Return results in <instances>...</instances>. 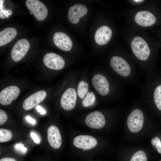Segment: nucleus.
<instances>
[{
  "label": "nucleus",
  "mask_w": 161,
  "mask_h": 161,
  "mask_svg": "<svg viewBox=\"0 0 161 161\" xmlns=\"http://www.w3.org/2000/svg\"><path fill=\"white\" fill-rule=\"evenodd\" d=\"M112 31L111 29L106 26H103L96 30L95 35L96 43L101 45L107 44L111 39Z\"/></svg>",
  "instance_id": "17"
},
{
  "label": "nucleus",
  "mask_w": 161,
  "mask_h": 161,
  "mask_svg": "<svg viewBox=\"0 0 161 161\" xmlns=\"http://www.w3.org/2000/svg\"><path fill=\"white\" fill-rule=\"evenodd\" d=\"M92 81L93 86L100 95L105 96L108 94L109 84L105 76L100 74H96L93 77Z\"/></svg>",
  "instance_id": "13"
},
{
  "label": "nucleus",
  "mask_w": 161,
  "mask_h": 161,
  "mask_svg": "<svg viewBox=\"0 0 161 161\" xmlns=\"http://www.w3.org/2000/svg\"><path fill=\"white\" fill-rule=\"evenodd\" d=\"M89 85L87 83L81 81L79 83L77 87V93L79 97L83 99L88 91Z\"/></svg>",
  "instance_id": "19"
},
{
  "label": "nucleus",
  "mask_w": 161,
  "mask_h": 161,
  "mask_svg": "<svg viewBox=\"0 0 161 161\" xmlns=\"http://www.w3.org/2000/svg\"><path fill=\"white\" fill-rule=\"evenodd\" d=\"M53 39L55 44L60 49L65 51H69L72 49V41L65 33L56 32L53 35Z\"/></svg>",
  "instance_id": "12"
},
{
  "label": "nucleus",
  "mask_w": 161,
  "mask_h": 161,
  "mask_svg": "<svg viewBox=\"0 0 161 161\" xmlns=\"http://www.w3.org/2000/svg\"><path fill=\"white\" fill-rule=\"evenodd\" d=\"M30 47V44L26 39L22 38L16 42L11 52V57L15 62L21 60L27 52Z\"/></svg>",
  "instance_id": "4"
},
{
  "label": "nucleus",
  "mask_w": 161,
  "mask_h": 161,
  "mask_svg": "<svg viewBox=\"0 0 161 161\" xmlns=\"http://www.w3.org/2000/svg\"><path fill=\"white\" fill-rule=\"evenodd\" d=\"M17 35V30L14 27H7L1 30L0 32V46H4L11 42Z\"/></svg>",
  "instance_id": "18"
},
{
  "label": "nucleus",
  "mask_w": 161,
  "mask_h": 161,
  "mask_svg": "<svg viewBox=\"0 0 161 161\" xmlns=\"http://www.w3.org/2000/svg\"><path fill=\"white\" fill-rule=\"evenodd\" d=\"M20 93L19 88L11 86L3 89L0 92V103L3 105H7L16 99Z\"/></svg>",
  "instance_id": "7"
},
{
  "label": "nucleus",
  "mask_w": 161,
  "mask_h": 161,
  "mask_svg": "<svg viewBox=\"0 0 161 161\" xmlns=\"http://www.w3.org/2000/svg\"><path fill=\"white\" fill-rule=\"evenodd\" d=\"M36 109L38 112H40L41 114H44L46 113L45 110L40 106H37L36 107Z\"/></svg>",
  "instance_id": "29"
},
{
  "label": "nucleus",
  "mask_w": 161,
  "mask_h": 161,
  "mask_svg": "<svg viewBox=\"0 0 161 161\" xmlns=\"http://www.w3.org/2000/svg\"><path fill=\"white\" fill-rule=\"evenodd\" d=\"M154 99L157 107L161 111V85L155 88L154 92Z\"/></svg>",
  "instance_id": "22"
},
{
  "label": "nucleus",
  "mask_w": 161,
  "mask_h": 161,
  "mask_svg": "<svg viewBox=\"0 0 161 161\" xmlns=\"http://www.w3.org/2000/svg\"><path fill=\"white\" fill-rule=\"evenodd\" d=\"M134 1H136V2H140V1H143V0H134Z\"/></svg>",
  "instance_id": "31"
},
{
  "label": "nucleus",
  "mask_w": 161,
  "mask_h": 161,
  "mask_svg": "<svg viewBox=\"0 0 161 161\" xmlns=\"http://www.w3.org/2000/svg\"><path fill=\"white\" fill-rule=\"evenodd\" d=\"M47 93L44 90L38 91L28 97L24 101L23 107L26 110L31 109L42 102L45 98Z\"/></svg>",
  "instance_id": "14"
},
{
  "label": "nucleus",
  "mask_w": 161,
  "mask_h": 161,
  "mask_svg": "<svg viewBox=\"0 0 161 161\" xmlns=\"http://www.w3.org/2000/svg\"><path fill=\"white\" fill-rule=\"evenodd\" d=\"M30 136L34 142L37 144H39L40 143V140L38 136L34 132H32L30 134Z\"/></svg>",
  "instance_id": "27"
},
{
  "label": "nucleus",
  "mask_w": 161,
  "mask_h": 161,
  "mask_svg": "<svg viewBox=\"0 0 161 161\" xmlns=\"http://www.w3.org/2000/svg\"><path fill=\"white\" fill-rule=\"evenodd\" d=\"M45 65L48 68L54 70H59L64 67L65 62L60 55L54 53L46 54L43 60Z\"/></svg>",
  "instance_id": "6"
},
{
  "label": "nucleus",
  "mask_w": 161,
  "mask_h": 161,
  "mask_svg": "<svg viewBox=\"0 0 161 161\" xmlns=\"http://www.w3.org/2000/svg\"><path fill=\"white\" fill-rule=\"evenodd\" d=\"M86 124L89 127L95 129L103 128L106 123L105 117L100 112L95 111L89 114L85 120Z\"/></svg>",
  "instance_id": "9"
},
{
  "label": "nucleus",
  "mask_w": 161,
  "mask_h": 161,
  "mask_svg": "<svg viewBox=\"0 0 161 161\" xmlns=\"http://www.w3.org/2000/svg\"><path fill=\"white\" fill-rule=\"evenodd\" d=\"M130 161H147V156L143 151L140 150L134 154Z\"/></svg>",
  "instance_id": "23"
},
{
  "label": "nucleus",
  "mask_w": 161,
  "mask_h": 161,
  "mask_svg": "<svg viewBox=\"0 0 161 161\" xmlns=\"http://www.w3.org/2000/svg\"><path fill=\"white\" fill-rule=\"evenodd\" d=\"M95 99L94 94L92 92H88L82 101V105L86 107L92 106L94 104Z\"/></svg>",
  "instance_id": "20"
},
{
  "label": "nucleus",
  "mask_w": 161,
  "mask_h": 161,
  "mask_svg": "<svg viewBox=\"0 0 161 161\" xmlns=\"http://www.w3.org/2000/svg\"><path fill=\"white\" fill-rule=\"evenodd\" d=\"M14 148L16 151L22 154H25L27 151V148L21 143L16 144Z\"/></svg>",
  "instance_id": "25"
},
{
  "label": "nucleus",
  "mask_w": 161,
  "mask_h": 161,
  "mask_svg": "<svg viewBox=\"0 0 161 161\" xmlns=\"http://www.w3.org/2000/svg\"><path fill=\"white\" fill-rule=\"evenodd\" d=\"M7 116L6 112L2 109H0V125L4 124L7 121Z\"/></svg>",
  "instance_id": "26"
},
{
  "label": "nucleus",
  "mask_w": 161,
  "mask_h": 161,
  "mask_svg": "<svg viewBox=\"0 0 161 161\" xmlns=\"http://www.w3.org/2000/svg\"><path fill=\"white\" fill-rule=\"evenodd\" d=\"M88 12L87 7L82 4H77L70 7L68 10V18L73 24H76L80 19L85 16Z\"/></svg>",
  "instance_id": "10"
},
{
  "label": "nucleus",
  "mask_w": 161,
  "mask_h": 161,
  "mask_svg": "<svg viewBox=\"0 0 161 161\" xmlns=\"http://www.w3.org/2000/svg\"><path fill=\"white\" fill-rule=\"evenodd\" d=\"M134 20L138 25L147 27L153 25L156 21V18L151 12L147 11H141L136 14Z\"/></svg>",
  "instance_id": "15"
},
{
  "label": "nucleus",
  "mask_w": 161,
  "mask_h": 161,
  "mask_svg": "<svg viewBox=\"0 0 161 161\" xmlns=\"http://www.w3.org/2000/svg\"><path fill=\"white\" fill-rule=\"evenodd\" d=\"M110 64L113 70L119 75L124 77L129 75L131 72L130 66L122 58L118 56L113 57Z\"/></svg>",
  "instance_id": "5"
},
{
  "label": "nucleus",
  "mask_w": 161,
  "mask_h": 161,
  "mask_svg": "<svg viewBox=\"0 0 161 161\" xmlns=\"http://www.w3.org/2000/svg\"><path fill=\"white\" fill-rule=\"evenodd\" d=\"M97 143V141L95 138L87 135L78 136L73 140V144L75 146L84 150L93 148L96 146Z\"/></svg>",
  "instance_id": "11"
},
{
  "label": "nucleus",
  "mask_w": 161,
  "mask_h": 161,
  "mask_svg": "<svg viewBox=\"0 0 161 161\" xmlns=\"http://www.w3.org/2000/svg\"><path fill=\"white\" fill-rule=\"evenodd\" d=\"M12 137V133L10 130L4 129H0V143L8 142L11 139Z\"/></svg>",
  "instance_id": "21"
},
{
  "label": "nucleus",
  "mask_w": 161,
  "mask_h": 161,
  "mask_svg": "<svg viewBox=\"0 0 161 161\" xmlns=\"http://www.w3.org/2000/svg\"><path fill=\"white\" fill-rule=\"evenodd\" d=\"M25 4L27 8L32 12L38 20L43 21L47 16V8L41 1L38 0H27Z\"/></svg>",
  "instance_id": "2"
},
{
  "label": "nucleus",
  "mask_w": 161,
  "mask_h": 161,
  "mask_svg": "<svg viewBox=\"0 0 161 161\" xmlns=\"http://www.w3.org/2000/svg\"><path fill=\"white\" fill-rule=\"evenodd\" d=\"M144 116L142 111L139 109H134L129 115L127 123L129 130L133 133L140 131L143 126Z\"/></svg>",
  "instance_id": "3"
},
{
  "label": "nucleus",
  "mask_w": 161,
  "mask_h": 161,
  "mask_svg": "<svg viewBox=\"0 0 161 161\" xmlns=\"http://www.w3.org/2000/svg\"><path fill=\"white\" fill-rule=\"evenodd\" d=\"M131 47L135 55L140 60H146L149 57V48L146 41L141 37H134L131 41Z\"/></svg>",
  "instance_id": "1"
},
{
  "label": "nucleus",
  "mask_w": 161,
  "mask_h": 161,
  "mask_svg": "<svg viewBox=\"0 0 161 161\" xmlns=\"http://www.w3.org/2000/svg\"><path fill=\"white\" fill-rule=\"evenodd\" d=\"M26 119L29 123L32 124H35V120L32 118L30 116H27L26 117Z\"/></svg>",
  "instance_id": "28"
},
{
  "label": "nucleus",
  "mask_w": 161,
  "mask_h": 161,
  "mask_svg": "<svg viewBox=\"0 0 161 161\" xmlns=\"http://www.w3.org/2000/svg\"><path fill=\"white\" fill-rule=\"evenodd\" d=\"M0 161H17L14 158L10 157H4L1 158Z\"/></svg>",
  "instance_id": "30"
},
{
  "label": "nucleus",
  "mask_w": 161,
  "mask_h": 161,
  "mask_svg": "<svg viewBox=\"0 0 161 161\" xmlns=\"http://www.w3.org/2000/svg\"><path fill=\"white\" fill-rule=\"evenodd\" d=\"M30 13L31 14H33V13H32V12H31V11H30Z\"/></svg>",
  "instance_id": "32"
},
{
  "label": "nucleus",
  "mask_w": 161,
  "mask_h": 161,
  "mask_svg": "<svg viewBox=\"0 0 161 161\" xmlns=\"http://www.w3.org/2000/svg\"><path fill=\"white\" fill-rule=\"evenodd\" d=\"M47 139L50 146L55 149L59 148L62 144V138L58 129L52 125L47 130Z\"/></svg>",
  "instance_id": "16"
},
{
  "label": "nucleus",
  "mask_w": 161,
  "mask_h": 161,
  "mask_svg": "<svg viewBox=\"0 0 161 161\" xmlns=\"http://www.w3.org/2000/svg\"><path fill=\"white\" fill-rule=\"evenodd\" d=\"M151 143L152 145L155 146L158 152L161 154V141L160 138L155 137L152 139Z\"/></svg>",
  "instance_id": "24"
},
{
  "label": "nucleus",
  "mask_w": 161,
  "mask_h": 161,
  "mask_svg": "<svg viewBox=\"0 0 161 161\" xmlns=\"http://www.w3.org/2000/svg\"><path fill=\"white\" fill-rule=\"evenodd\" d=\"M77 99L75 90L72 88L67 89L62 95L60 103L62 108L66 110H70L75 106Z\"/></svg>",
  "instance_id": "8"
}]
</instances>
